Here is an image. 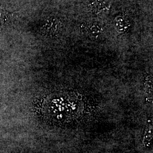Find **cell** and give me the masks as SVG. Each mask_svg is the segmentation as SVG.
<instances>
[{"label": "cell", "instance_id": "obj_1", "mask_svg": "<svg viewBox=\"0 0 153 153\" xmlns=\"http://www.w3.org/2000/svg\"><path fill=\"white\" fill-rule=\"evenodd\" d=\"M62 28V24L59 19L56 17H49L43 22L40 31L47 36H55L60 33Z\"/></svg>", "mask_w": 153, "mask_h": 153}, {"label": "cell", "instance_id": "obj_2", "mask_svg": "<svg viewBox=\"0 0 153 153\" xmlns=\"http://www.w3.org/2000/svg\"><path fill=\"white\" fill-rule=\"evenodd\" d=\"M88 6L93 14L103 16L109 13L111 4L110 0H91Z\"/></svg>", "mask_w": 153, "mask_h": 153}, {"label": "cell", "instance_id": "obj_3", "mask_svg": "<svg viewBox=\"0 0 153 153\" xmlns=\"http://www.w3.org/2000/svg\"><path fill=\"white\" fill-rule=\"evenodd\" d=\"M114 25L117 33H123L129 30L131 27V22L127 16L119 15L114 18Z\"/></svg>", "mask_w": 153, "mask_h": 153}, {"label": "cell", "instance_id": "obj_4", "mask_svg": "<svg viewBox=\"0 0 153 153\" xmlns=\"http://www.w3.org/2000/svg\"><path fill=\"white\" fill-rule=\"evenodd\" d=\"M85 31L90 36L95 39L99 38L103 33L102 25L97 22H92L85 26Z\"/></svg>", "mask_w": 153, "mask_h": 153}, {"label": "cell", "instance_id": "obj_5", "mask_svg": "<svg viewBox=\"0 0 153 153\" xmlns=\"http://www.w3.org/2000/svg\"><path fill=\"white\" fill-rule=\"evenodd\" d=\"M7 18L8 16L5 11L0 9V32L5 27Z\"/></svg>", "mask_w": 153, "mask_h": 153}, {"label": "cell", "instance_id": "obj_6", "mask_svg": "<svg viewBox=\"0 0 153 153\" xmlns=\"http://www.w3.org/2000/svg\"><path fill=\"white\" fill-rule=\"evenodd\" d=\"M152 131L150 129L148 132H146L143 138V144L145 147H150L152 145Z\"/></svg>", "mask_w": 153, "mask_h": 153}]
</instances>
